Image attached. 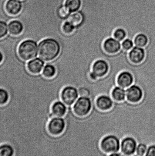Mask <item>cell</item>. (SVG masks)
<instances>
[{
	"label": "cell",
	"instance_id": "cell-1",
	"mask_svg": "<svg viewBox=\"0 0 155 156\" xmlns=\"http://www.w3.org/2000/svg\"><path fill=\"white\" fill-rule=\"evenodd\" d=\"M60 51V44L52 39H45L41 41L38 49L39 57L45 62L54 60L59 55Z\"/></svg>",
	"mask_w": 155,
	"mask_h": 156
},
{
	"label": "cell",
	"instance_id": "cell-2",
	"mask_svg": "<svg viewBox=\"0 0 155 156\" xmlns=\"http://www.w3.org/2000/svg\"><path fill=\"white\" fill-rule=\"evenodd\" d=\"M121 141L117 136L113 134L106 136L102 139L100 148L107 155L120 152Z\"/></svg>",
	"mask_w": 155,
	"mask_h": 156
},
{
	"label": "cell",
	"instance_id": "cell-3",
	"mask_svg": "<svg viewBox=\"0 0 155 156\" xmlns=\"http://www.w3.org/2000/svg\"><path fill=\"white\" fill-rule=\"evenodd\" d=\"M37 46L34 41L28 40L23 41L18 47V55L21 59L28 61L34 58L37 55Z\"/></svg>",
	"mask_w": 155,
	"mask_h": 156
},
{
	"label": "cell",
	"instance_id": "cell-4",
	"mask_svg": "<svg viewBox=\"0 0 155 156\" xmlns=\"http://www.w3.org/2000/svg\"><path fill=\"white\" fill-rule=\"evenodd\" d=\"M60 97L61 101L67 106L66 114L71 115L74 113L72 106L79 97L78 90L72 86H67L62 90Z\"/></svg>",
	"mask_w": 155,
	"mask_h": 156
},
{
	"label": "cell",
	"instance_id": "cell-5",
	"mask_svg": "<svg viewBox=\"0 0 155 156\" xmlns=\"http://www.w3.org/2000/svg\"><path fill=\"white\" fill-rule=\"evenodd\" d=\"M92 102L90 98L79 97L72 108L74 114L77 117H84L89 114L92 108Z\"/></svg>",
	"mask_w": 155,
	"mask_h": 156
},
{
	"label": "cell",
	"instance_id": "cell-6",
	"mask_svg": "<svg viewBox=\"0 0 155 156\" xmlns=\"http://www.w3.org/2000/svg\"><path fill=\"white\" fill-rule=\"evenodd\" d=\"M109 66L108 63L103 59H98L93 64L92 70L89 77L92 81H95L99 78L104 77L108 73Z\"/></svg>",
	"mask_w": 155,
	"mask_h": 156
},
{
	"label": "cell",
	"instance_id": "cell-7",
	"mask_svg": "<svg viewBox=\"0 0 155 156\" xmlns=\"http://www.w3.org/2000/svg\"><path fill=\"white\" fill-rule=\"evenodd\" d=\"M66 125L63 117H53L48 122L47 129L50 134L57 136L63 133Z\"/></svg>",
	"mask_w": 155,
	"mask_h": 156
},
{
	"label": "cell",
	"instance_id": "cell-8",
	"mask_svg": "<svg viewBox=\"0 0 155 156\" xmlns=\"http://www.w3.org/2000/svg\"><path fill=\"white\" fill-rule=\"evenodd\" d=\"M138 144L133 137H124L121 141L120 152L123 156H135Z\"/></svg>",
	"mask_w": 155,
	"mask_h": 156
},
{
	"label": "cell",
	"instance_id": "cell-9",
	"mask_svg": "<svg viewBox=\"0 0 155 156\" xmlns=\"http://www.w3.org/2000/svg\"><path fill=\"white\" fill-rule=\"evenodd\" d=\"M126 92V99L131 103H136L142 100L143 93L139 86L133 84L127 88Z\"/></svg>",
	"mask_w": 155,
	"mask_h": 156
},
{
	"label": "cell",
	"instance_id": "cell-10",
	"mask_svg": "<svg viewBox=\"0 0 155 156\" xmlns=\"http://www.w3.org/2000/svg\"><path fill=\"white\" fill-rule=\"evenodd\" d=\"M103 48L104 51L107 54L113 55L118 53L122 47L120 41L113 37H110L104 41Z\"/></svg>",
	"mask_w": 155,
	"mask_h": 156
},
{
	"label": "cell",
	"instance_id": "cell-11",
	"mask_svg": "<svg viewBox=\"0 0 155 156\" xmlns=\"http://www.w3.org/2000/svg\"><path fill=\"white\" fill-rule=\"evenodd\" d=\"M145 51L143 48L136 46L133 47L129 51V59L130 62L133 64L141 63L145 59Z\"/></svg>",
	"mask_w": 155,
	"mask_h": 156
},
{
	"label": "cell",
	"instance_id": "cell-12",
	"mask_svg": "<svg viewBox=\"0 0 155 156\" xmlns=\"http://www.w3.org/2000/svg\"><path fill=\"white\" fill-rule=\"evenodd\" d=\"M134 78L130 72L123 71L118 75L116 83L118 86L123 88H126L133 83Z\"/></svg>",
	"mask_w": 155,
	"mask_h": 156
},
{
	"label": "cell",
	"instance_id": "cell-13",
	"mask_svg": "<svg viewBox=\"0 0 155 156\" xmlns=\"http://www.w3.org/2000/svg\"><path fill=\"white\" fill-rule=\"evenodd\" d=\"M96 105L100 111H109L112 108L113 105V99L110 96L105 94L101 95L97 98Z\"/></svg>",
	"mask_w": 155,
	"mask_h": 156
},
{
	"label": "cell",
	"instance_id": "cell-14",
	"mask_svg": "<svg viewBox=\"0 0 155 156\" xmlns=\"http://www.w3.org/2000/svg\"><path fill=\"white\" fill-rule=\"evenodd\" d=\"M22 8V4L18 0H8L4 6L6 13L10 16L18 15L21 12Z\"/></svg>",
	"mask_w": 155,
	"mask_h": 156
},
{
	"label": "cell",
	"instance_id": "cell-15",
	"mask_svg": "<svg viewBox=\"0 0 155 156\" xmlns=\"http://www.w3.org/2000/svg\"><path fill=\"white\" fill-rule=\"evenodd\" d=\"M67 111V106L62 101H56L52 105L51 112L53 117H63Z\"/></svg>",
	"mask_w": 155,
	"mask_h": 156
},
{
	"label": "cell",
	"instance_id": "cell-16",
	"mask_svg": "<svg viewBox=\"0 0 155 156\" xmlns=\"http://www.w3.org/2000/svg\"><path fill=\"white\" fill-rule=\"evenodd\" d=\"M44 66L43 61L40 59L36 58L29 62L26 68L30 74L38 75L42 73Z\"/></svg>",
	"mask_w": 155,
	"mask_h": 156
},
{
	"label": "cell",
	"instance_id": "cell-17",
	"mask_svg": "<svg viewBox=\"0 0 155 156\" xmlns=\"http://www.w3.org/2000/svg\"><path fill=\"white\" fill-rule=\"evenodd\" d=\"M23 24L19 21H12L8 24L9 33L13 36H18L21 34L23 30Z\"/></svg>",
	"mask_w": 155,
	"mask_h": 156
},
{
	"label": "cell",
	"instance_id": "cell-18",
	"mask_svg": "<svg viewBox=\"0 0 155 156\" xmlns=\"http://www.w3.org/2000/svg\"><path fill=\"white\" fill-rule=\"evenodd\" d=\"M111 98L115 101L121 102L125 100L126 90L124 88L116 86L112 90Z\"/></svg>",
	"mask_w": 155,
	"mask_h": 156
},
{
	"label": "cell",
	"instance_id": "cell-19",
	"mask_svg": "<svg viewBox=\"0 0 155 156\" xmlns=\"http://www.w3.org/2000/svg\"><path fill=\"white\" fill-rule=\"evenodd\" d=\"M84 16L82 11L73 12L70 15L68 21L75 27H78L83 23Z\"/></svg>",
	"mask_w": 155,
	"mask_h": 156
},
{
	"label": "cell",
	"instance_id": "cell-20",
	"mask_svg": "<svg viewBox=\"0 0 155 156\" xmlns=\"http://www.w3.org/2000/svg\"><path fill=\"white\" fill-rule=\"evenodd\" d=\"M133 41L136 46L143 48L148 44V38L145 34L140 33L136 35Z\"/></svg>",
	"mask_w": 155,
	"mask_h": 156
},
{
	"label": "cell",
	"instance_id": "cell-21",
	"mask_svg": "<svg viewBox=\"0 0 155 156\" xmlns=\"http://www.w3.org/2000/svg\"><path fill=\"white\" fill-rule=\"evenodd\" d=\"M81 0H66L65 6L70 13L78 11L82 6Z\"/></svg>",
	"mask_w": 155,
	"mask_h": 156
},
{
	"label": "cell",
	"instance_id": "cell-22",
	"mask_svg": "<svg viewBox=\"0 0 155 156\" xmlns=\"http://www.w3.org/2000/svg\"><path fill=\"white\" fill-rule=\"evenodd\" d=\"M56 73L57 69L54 66L47 65L44 67L41 74L47 79H51L56 76Z\"/></svg>",
	"mask_w": 155,
	"mask_h": 156
},
{
	"label": "cell",
	"instance_id": "cell-23",
	"mask_svg": "<svg viewBox=\"0 0 155 156\" xmlns=\"http://www.w3.org/2000/svg\"><path fill=\"white\" fill-rule=\"evenodd\" d=\"M15 150L11 145L3 144L0 145V156H14Z\"/></svg>",
	"mask_w": 155,
	"mask_h": 156
},
{
	"label": "cell",
	"instance_id": "cell-24",
	"mask_svg": "<svg viewBox=\"0 0 155 156\" xmlns=\"http://www.w3.org/2000/svg\"><path fill=\"white\" fill-rule=\"evenodd\" d=\"M126 32L122 27L116 28L113 33V37L120 42H122L126 38Z\"/></svg>",
	"mask_w": 155,
	"mask_h": 156
},
{
	"label": "cell",
	"instance_id": "cell-25",
	"mask_svg": "<svg viewBox=\"0 0 155 156\" xmlns=\"http://www.w3.org/2000/svg\"><path fill=\"white\" fill-rule=\"evenodd\" d=\"M10 96L7 90L0 87V106L5 105L8 102Z\"/></svg>",
	"mask_w": 155,
	"mask_h": 156
},
{
	"label": "cell",
	"instance_id": "cell-26",
	"mask_svg": "<svg viewBox=\"0 0 155 156\" xmlns=\"http://www.w3.org/2000/svg\"><path fill=\"white\" fill-rule=\"evenodd\" d=\"M75 27L68 21L64 23L62 27V30L65 34H71L74 31Z\"/></svg>",
	"mask_w": 155,
	"mask_h": 156
},
{
	"label": "cell",
	"instance_id": "cell-27",
	"mask_svg": "<svg viewBox=\"0 0 155 156\" xmlns=\"http://www.w3.org/2000/svg\"><path fill=\"white\" fill-rule=\"evenodd\" d=\"M148 146L144 143H139L138 144L136 150L135 156H143L146 154Z\"/></svg>",
	"mask_w": 155,
	"mask_h": 156
},
{
	"label": "cell",
	"instance_id": "cell-28",
	"mask_svg": "<svg viewBox=\"0 0 155 156\" xmlns=\"http://www.w3.org/2000/svg\"><path fill=\"white\" fill-rule=\"evenodd\" d=\"M121 45L123 49L129 51L134 46V42L133 40L126 38L122 41Z\"/></svg>",
	"mask_w": 155,
	"mask_h": 156
},
{
	"label": "cell",
	"instance_id": "cell-29",
	"mask_svg": "<svg viewBox=\"0 0 155 156\" xmlns=\"http://www.w3.org/2000/svg\"><path fill=\"white\" fill-rule=\"evenodd\" d=\"M8 33L7 24L5 21L0 20V40L2 39Z\"/></svg>",
	"mask_w": 155,
	"mask_h": 156
},
{
	"label": "cell",
	"instance_id": "cell-30",
	"mask_svg": "<svg viewBox=\"0 0 155 156\" xmlns=\"http://www.w3.org/2000/svg\"><path fill=\"white\" fill-rule=\"evenodd\" d=\"M79 97H89L90 95V92L86 87H80L78 89Z\"/></svg>",
	"mask_w": 155,
	"mask_h": 156
},
{
	"label": "cell",
	"instance_id": "cell-31",
	"mask_svg": "<svg viewBox=\"0 0 155 156\" xmlns=\"http://www.w3.org/2000/svg\"><path fill=\"white\" fill-rule=\"evenodd\" d=\"M70 12L66 7L64 6H62L59 9V15L62 17L64 18L67 16Z\"/></svg>",
	"mask_w": 155,
	"mask_h": 156
},
{
	"label": "cell",
	"instance_id": "cell-32",
	"mask_svg": "<svg viewBox=\"0 0 155 156\" xmlns=\"http://www.w3.org/2000/svg\"><path fill=\"white\" fill-rule=\"evenodd\" d=\"M145 156H155V144H152L148 147Z\"/></svg>",
	"mask_w": 155,
	"mask_h": 156
},
{
	"label": "cell",
	"instance_id": "cell-33",
	"mask_svg": "<svg viewBox=\"0 0 155 156\" xmlns=\"http://www.w3.org/2000/svg\"><path fill=\"white\" fill-rule=\"evenodd\" d=\"M3 59H4V55L2 52L0 50V65L2 63Z\"/></svg>",
	"mask_w": 155,
	"mask_h": 156
}]
</instances>
